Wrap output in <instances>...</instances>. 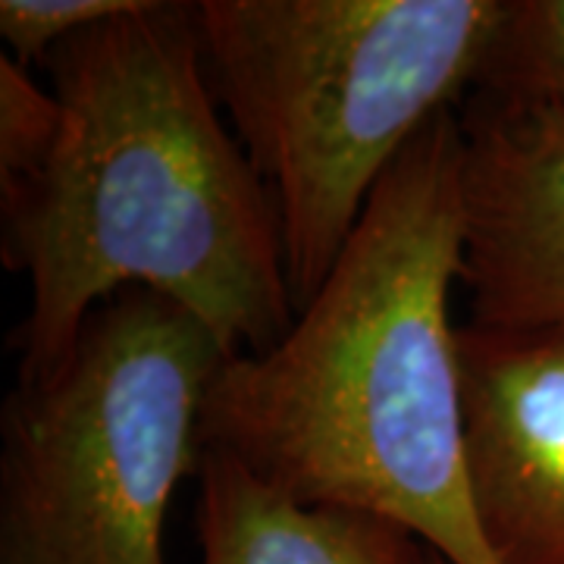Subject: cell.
<instances>
[{"instance_id": "1", "label": "cell", "mask_w": 564, "mask_h": 564, "mask_svg": "<svg viewBox=\"0 0 564 564\" xmlns=\"http://www.w3.org/2000/svg\"><path fill=\"white\" fill-rule=\"evenodd\" d=\"M44 69L61 139L0 195L3 263L29 280L17 383L51 373L129 289L195 314L232 358L280 343L299 314L280 207L210 91L198 3L141 0Z\"/></svg>"}, {"instance_id": "2", "label": "cell", "mask_w": 564, "mask_h": 564, "mask_svg": "<svg viewBox=\"0 0 564 564\" xmlns=\"http://www.w3.org/2000/svg\"><path fill=\"white\" fill-rule=\"evenodd\" d=\"M462 223L455 107L408 144L280 343L223 364L202 440L295 502L392 521L448 564H496L464 462Z\"/></svg>"}, {"instance_id": "3", "label": "cell", "mask_w": 564, "mask_h": 564, "mask_svg": "<svg viewBox=\"0 0 564 564\" xmlns=\"http://www.w3.org/2000/svg\"><path fill=\"white\" fill-rule=\"evenodd\" d=\"M505 0H202L204 73L282 223L295 311L408 144L477 88Z\"/></svg>"}, {"instance_id": "4", "label": "cell", "mask_w": 564, "mask_h": 564, "mask_svg": "<svg viewBox=\"0 0 564 564\" xmlns=\"http://www.w3.org/2000/svg\"><path fill=\"white\" fill-rule=\"evenodd\" d=\"M232 355L176 302H104L0 414V564H170L173 496L198 477L207 395Z\"/></svg>"}, {"instance_id": "5", "label": "cell", "mask_w": 564, "mask_h": 564, "mask_svg": "<svg viewBox=\"0 0 564 564\" xmlns=\"http://www.w3.org/2000/svg\"><path fill=\"white\" fill-rule=\"evenodd\" d=\"M458 122L467 323L564 336V113L470 91Z\"/></svg>"}, {"instance_id": "6", "label": "cell", "mask_w": 564, "mask_h": 564, "mask_svg": "<svg viewBox=\"0 0 564 564\" xmlns=\"http://www.w3.org/2000/svg\"><path fill=\"white\" fill-rule=\"evenodd\" d=\"M464 462L496 564H564V336L458 326Z\"/></svg>"}, {"instance_id": "7", "label": "cell", "mask_w": 564, "mask_h": 564, "mask_svg": "<svg viewBox=\"0 0 564 564\" xmlns=\"http://www.w3.org/2000/svg\"><path fill=\"white\" fill-rule=\"evenodd\" d=\"M202 564H426L404 527L348 508L304 505L254 480L220 452L198 470Z\"/></svg>"}, {"instance_id": "8", "label": "cell", "mask_w": 564, "mask_h": 564, "mask_svg": "<svg viewBox=\"0 0 564 564\" xmlns=\"http://www.w3.org/2000/svg\"><path fill=\"white\" fill-rule=\"evenodd\" d=\"M474 91L564 113V0H505Z\"/></svg>"}, {"instance_id": "9", "label": "cell", "mask_w": 564, "mask_h": 564, "mask_svg": "<svg viewBox=\"0 0 564 564\" xmlns=\"http://www.w3.org/2000/svg\"><path fill=\"white\" fill-rule=\"evenodd\" d=\"M63 110L54 88L35 82L13 57L0 61V195L35 180L61 139Z\"/></svg>"}, {"instance_id": "10", "label": "cell", "mask_w": 564, "mask_h": 564, "mask_svg": "<svg viewBox=\"0 0 564 564\" xmlns=\"http://www.w3.org/2000/svg\"><path fill=\"white\" fill-rule=\"evenodd\" d=\"M141 0H3L0 39L22 66H44L54 51L107 20L135 10Z\"/></svg>"}, {"instance_id": "11", "label": "cell", "mask_w": 564, "mask_h": 564, "mask_svg": "<svg viewBox=\"0 0 564 564\" xmlns=\"http://www.w3.org/2000/svg\"><path fill=\"white\" fill-rule=\"evenodd\" d=\"M426 564H448V562H445V558H440V555H433V552H430V558H426Z\"/></svg>"}]
</instances>
